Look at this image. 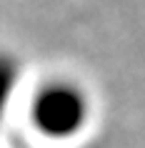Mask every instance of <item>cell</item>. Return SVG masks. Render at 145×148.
Returning <instances> with one entry per match:
<instances>
[{
  "label": "cell",
  "mask_w": 145,
  "mask_h": 148,
  "mask_svg": "<svg viewBox=\"0 0 145 148\" xmlns=\"http://www.w3.org/2000/svg\"><path fill=\"white\" fill-rule=\"evenodd\" d=\"M15 75H18V68L15 63L0 55V118L5 113V106L10 101V93H13V86H15Z\"/></svg>",
  "instance_id": "obj_2"
},
{
  "label": "cell",
  "mask_w": 145,
  "mask_h": 148,
  "mask_svg": "<svg viewBox=\"0 0 145 148\" xmlns=\"http://www.w3.org/2000/svg\"><path fill=\"white\" fill-rule=\"evenodd\" d=\"M85 113H88L85 98L75 88L63 86V83L45 88L33 103L35 125L53 138H65L80 131V125L85 123Z\"/></svg>",
  "instance_id": "obj_1"
}]
</instances>
